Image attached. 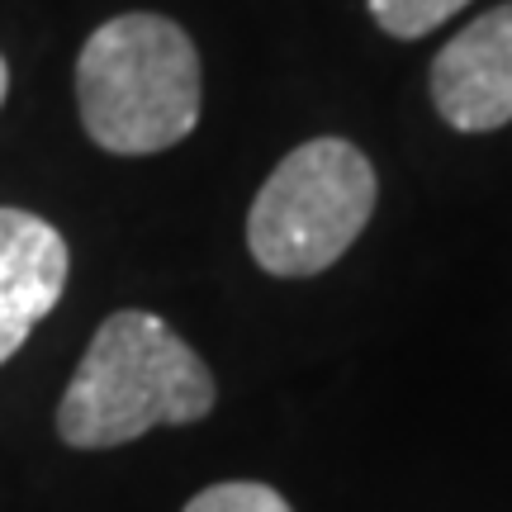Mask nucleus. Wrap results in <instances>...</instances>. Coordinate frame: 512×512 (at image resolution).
<instances>
[{
    "mask_svg": "<svg viewBox=\"0 0 512 512\" xmlns=\"http://www.w3.org/2000/svg\"><path fill=\"white\" fill-rule=\"evenodd\" d=\"M214 408V375L171 323L119 309L95 328L67 394L57 403V437L76 451L138 441L152 427H185Z\"/></svg>",
    "mask_w": 512,
    "mask_h": 512,
    "instance_id": "obj_1",
    "label": "nucleus"
},
{
    "mask_svg": "<svg viewBox=\"0 0 512 512\" xmlns=\"http://www.w3.org/2000/svg\"><path fill=\"white\" fill-rule=\"evenodd\" d=\"M200 53L176 19L114 15L76 57L81 124L114 157L166 152L200 124Z\"/></svg>",
    "mask_w": 512,
    "mask_h": 512,
    "instance_id": "obj_2",
    "label": "nucleus"
},
{
    "mask_svg": "<svg viewBox=\"0 0 512 512\" xmlns=\"http://www.w3.org/2000/svg\"><path fill=\"white\" fill-rule=\"evenodd\" d=\"M375 166L347 138L299 143L256 190L247 247L256 266L285 280L328 271L375 214Z\"/></svg>",
    "mask_w": 512,
    "mask_h": 512,
    "instance_id": "obj_3",
    "label": "nucleus"
},
{
    "mask_svg": "<svg viewBox=\"0 0 512 512\" xmlns=\"http://www.w3.org/2000/svg\"><path fill=\"white\" fill-rule=\"evenodd\" d=\"M432 105L460 133L512 124V5L479 15L437 53Z\"/></svg>",
    "mask_w": 512,
    "mask_h": 512,
    "instance_id": "obj_4",
    "label": "nucleus"
},
{
    "mask_svg": "<svg viewBox=\"0 0 512 512\" xmlns=\"http://www.w3.org/2000/svg\"><path fill=\"white\" fill-rule=\"evenodd\" d=\"M67 238L29 209H0V366L67 290Z\"/></svg>",
    "mask_w": 512,
    "mask_h": 512,
    "instance_id": "obj_5",
    "label": "nucleus"
},
{
    "mask_svg": "<svg viewBox=\"0 0 512 512\" xmlns=\"http://www.w3.org/2000/svg\"><path fill=\"white\" fill-rule=\"evenodd\" d=\"M370 19L380 24L384 34L394 38H422L441 29L451 15H460L470 0H366Z\"/></svg>",
    "mask_w": 512,
    "mask_h": 512,
    "instance_id": "obj_6",
    "label": "nucleus"
},
{
    "mask_svg": "<svg viewBox=\"0 0 512 512\" xmlns=\"http://www.w3.org/2000/svg\"><path fill=\"white\" fill-rule=\"evenodd\" d=\"M185 512H294L271 484H252V479H233V484H214L185 503Z\"/></svg>",
    "mask_w": 512,
    "mask_h": 512,
    "instance_id": "obj_7",
    "label": "nucleus"
},
{
    "mask_svg": "<svg viewBox=\"0 0 512 512\" xmlns=\"http://www.w3.org/2000/svg\"><path fill=\"white\" fill-rule=\"evenodd\" d=\"M5 95H10V67H5V57H0V105H5Z\"/></svg>",
    "mask_w": 512,
    "mask_h": 512,
    "instance_id": "obj_8",
    "label": "nucleus"
}]
</instances>
